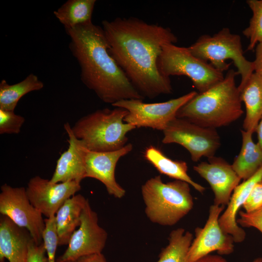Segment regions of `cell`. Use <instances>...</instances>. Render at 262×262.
Instances as JSON below:
<instances>
[{"mask_svg": "<svg viewBox=\"0 0 262 262\" xmlns=\"http://www.w3.org/2000/svg\"><path fill=\"white\" fill-rule=\"evenodd\" d=\"M129 112L115 107L98 110L77 120L71 127L85 148L96 152L117 150L127 144V134L136 128L124 121Z\"/></svg>", "mask_w": 262, "mask_h": 262, "instance_id": "obj_4", "label": "cell"}, {"mask_svg": "<svg viewBox=\"0 0 262 262\" xmlns=\"http://www.w3.org/2000/svg\"><path fill=\"white\" fill-rule=\"evenodd\" d=\"M144 156L161 174L175 180L185 181L200 193H203L206 190L204 186L194 181L188 175V166L185 162L173 160L153 146L146 148Z\"/></svg>", "mask_w": 262, "mask_h": 262, "instance_id": "obj_21", "label": "cell"}, {"mask_svg": "<svg viewBox=\"0 0 262 262\" xmlns=\"http://www.w3.org/2000/svg\"><path fill=\"white\" fill-rule=\"evenodd\" d=\"M87 200L81 194L74 195L56 213L59 246L68 245L71 236L81 224L82 212Z\"/></svg>", "mask_w": 262, "mask_h": 262, "instance_id": "obj_20", "label": "cell"}, {"mask_svg": "<svg viewBox=\"0 0 262 262\" xmlns=\"http://www.w3.org/2000/svg\"><path fill=\"white\" fill-rule=\"evenodd\" d=\"M262 180V166L249 179L244 180L233 190L225 212L220 215L219 223L222 230L232 236L235 243H241L246 233L237 222L239 210L243 206L254 185Z\"/></svg>", "mask_w": 262, "mask_h": 262, "instance_id": "obj_18", "label": "cell"}, {"mask_svg": "<svg viewBox=\"0 0 262 262\" xmlns=\"http://www.w3.org/2000/svg\"><path fill=\"white\" fill-rule=\"evenodd\" d=\"M242 207L246 213L253 212L262 207V180L254 185Z\"/></svg>", "mask_w": 262, "mask_h": 262, "instance_id": "obj_30", "label": "cell"}, {"mask_svg": "<svg viewBox=\"0 0 262 262\" xmlns=\"http://www.w3.org/2000/svg\"><path fill=\"white\" fill-rule=\"evenodd\" d=\"M46 254L43 243L37 245L33 240L29 246L27 262H49Z\"/></svg>", "mask_w": 262, "mask_h": 262, "instance_id": "obj_31", "label": "cell"}, {"mask_svg": "<svg viewBox=\"0 0 262 262\" xmlns=\"http://www.w3.org/2000/svg\"><path fill=\"white\" fill-rule=\"evenodd\" d=\"M109 52L131 84L144 98L172 92L170 78L159 70L163 47L178 38L171 30L135 17L102 21Z\"/></svg>", "mask_w": 262, "mask_h": 262, "instance_id": "obj_1", "label": "cell"}, {"mask_svg": "<svg viewBox=\"0 0 262 262\" xmlns=\"http://www.w3.org/2000/svg\"><path fill=\"white\" fill-rule=\"evenodd\" d=\"M193 234L183 228L172 230L168 237V244L163 248L157 262H186Z\"/></svg>", "mask_w": 262, "mask_h": 262, "instance_id": "obj_25", "label": "cell"}, {"mask_svg": "<svg viewBox=\"0 0 262 262\" xmlns=\"http://www.w3.org/2000/svg\"><path fill=\"white\" fill-rule=\"evenodd\" d=\"M43 82L38 77L30 74L22 81L9 84L6 80L0 82V109L14 111L19 99L28 93L40 90Z\"/></svg>", "mask_w": 262, "mask_h": 262, "instance_id": "obj_23", "label": "cell"}, {"mask_svg": "<svg viewBox=\"0 0 262 262\" xmlns=\"http://www.w3.org/2000/svg\"><path fill=\"white\" fill-rule=\"evenodd\" d=\"M132 147V144L129 143L121 149L113 151L96 152L84 148L85 178L98 180L105 185L109 195L118 198L123 197L126 191L116 180L115 167L121 157L130 152Z\"/></svg>", "mask_w": 262, "mask_h": 262, "instance_id": "obj_14", "label": "cell"}, {"mask_svg": "<svg viewBox=\"0 0 262 262\" xmlns=\"http://www.w3.org/2000/svg\"><path fill=\"white\" fill-rule=\"evenodd\" d=\"M255 58L253 61L254 72L262 79V43H259L255 48Z\"/></svg>", "mask_w": 262, "mask_h": 262, "instance_id": "obj_32", "label": "cell"}, {"mask_svg": "<svg viewBox=\"0 0 262 262\" xmlns=\"http://www.w3.org/2000/svg\"><path fill=\"white\" fill-rule=\"evenodd\" d=\"M0 213L15 224L26 229L37 245L43 242L45 219L31 203L26 188L13 187L4 183L0 187Z\"/></svg>", "mask_w": 262, "mask_h": 262, "instance_id": "obj_10", "label": "cell"}, {"mask_svg": "<svg viewBox=\"0 0 262 262\" xmlns=\"http://www.w3.org/2000/svg\"><path fill=\"white\" fill-rule=\"evenodd\" d=\"M190 185L180 180L164 183L160 175L147 180L141 187V194L148 219L164 226L177 224L193 208Z\"/></svg>", "mask_w": 262, "mask_h": 262, "instance_id": "obj_5", "label": "cell"}, {"mask_svg": "<svg viewBox=\"0 0 262 262\" xmlns=\"http://www.w3.org/2000/svg\"><path fill=\"white\" fill-rule=\"evenodd\" d=\"M73 262H108L102 253L82 257Z\"/></svg>", "mask_w": 262, "mask_h": 262, "instance_id": "obj_33", "label": "cell"}, {"mask_svg": "<svg viewBox=\"0 0 262 262\" xmlns=\"http://www.w3.org/2000/svg\"><path fill=\"white\" fill-rule=\"evenodd\" d=\"M239 75L229 70L223 80L202 93H197L178 111L177 117L213 129L227 126L243 115L242 101L235 83Z\"/></svg>", "mask_w": 262, "mask_h": 262, "instance_id": "obj_3", "label": "cell"}, {"mask_svg": "<svg viewBox=\"0 0 262 262\" xmlns=\"http://www.w3.org/2000/svg\"><path fill=\"white\" fill-rule=\"evenodd\" d=\"M45 226L42 234L44 244L49 262H56L55 254L59 246V237L55 216L45 219Z\"/></svg>", "mask_w": 262, "mask_h": 262, "instance_id": "obj_27", "label": "cell"}, {"mask_svg": "<svg viewBox=\"0 0 262 262\" xmlns=\"http://www.w3.org/2000/svg\"><path fill=\"white\" fill-rule=\"evenodd\" d=\"M158 66L160 72L167 77H188L199 93L206 91L224 78L223 72L210 63L195 56L188 48L174 44H167L163 47Z\"/></svg>", "mask_w": 262, "mask_h": 262, "instance_id": "obj_7", "label": "cell"}, {"mask_svg": "<svg viewBox=\"0 0 262 262\" xmlns=\"http://www.w3.org/2000/svg\"><path fill=\"white\" fill-rule=\"evenodd\" d=\"M195 262H228L226 259L220 255L209 254L202 257Z\"/></svg>", "mask_w": 262, "mask_h": 262, "instance_id": "obj_34", "label": "cell"}, {"mask_svg": "<svg viewBox=\"0 0 262 262\" xmlns=\"http://www.w3.org/2000/svg\"><path fill=\"white\" fill-rule=\"evenodd\" d=\"M238 88L241 101L246 107L244 130L254 133L262 118V79L254 72Z\"/></svg>", "mask_w": 262, "mask_h": 262, "instance_id": "obj_19", "label": "cell"}, {"mask_svg": "<svg viewBox=\"0 0 262 262\" xmlns=\"http://www.w3.org/2000/svg\"><path fill=\"white\" fill-rule=\"evenodd\" d=\"M252 262H262V257H258L254 260Z\"/></svg>", "mask_w": 262, "mask_h": 262, "instance_id": "obj_36", "label": "cell"}, {"mask_svg": "<svg viewBox=\"0 0 262 262\" xmlns=\"http://www.w3.org/2000/svg\"><path fill=\"white\" fill-rule=\"evenodd\" d=\"M107 238V232L98 225L97 213L87 200L78 229L71 236L66 249L56 262H73L84 256L102 253Z\"/></svg>", "mask_w": 262, "mask_h": 262, "instance_id": "obj_11", "label": "cell"}, {"mask_svg": "<svg viewBox=\"0 0 262 262\" xmlns=\"http://www.w3.org/2000/svg\"><path fill=\"white\" fill-rule=\"evenodd\" d=\"M25 119L14 111L0 109V134H18Z\"/></svg>", "mask_w": 262, "mask_h": 262, "instance_id": "obj_28", "label": "cell"}, {"mask_svg": "<svg viewBox=\"0 0 262 262\" xmlns=\"http://www.w3.org/2000/svg\"><path fill=\"white\" fill-rule=\"evenodd\" d=\"M210 185L214 195V204L225 206L241 180L231 164L221 157L213 156L193 167Z\"/></svg>", "mask_w": 262, "mask_h": 262, "instance_id": "obj_15", "label": "cell"}, {"mask_svg": "<svg viewBox=\"0 0 262 262\" xmlns=\"http://www.w3.org/2000/svg\"><path fill=\"white\" fill-rule=\"evenodd\" d=\"M191 91L168 101L147 103L142 99L122 100L113 106L126 109L129 112L124 119L136 128L146 127L163 131L169 123L177 117L178 111L197 94Z\"/></svg>", "mask_w": 262, "mask_h": 262, "instance_id": "obj_9", "label": "cell"}, {"mask_svg": "<svg viewBox=\"0 0 262 262\" xmlns=\"http://www.w3.org/2000/svg\"><path fill=\"white\" fill-rule=\"evenodd\" d=\"M64 129L68 136V147L58 159L50 180L54 183L72 180L81 183L85 178L84 147L74 135L68 122L64 124Z\"/></svg>", "mask_w": 262, "mask_h": 262, "instance_id": "obj_17", "label": "cell"}, {"mask_svg": "<svg viewBox=\"0 0 262 262\" xmlns=\"http://www.w3.org/2000/svg\"><path fill=\"white\" fill-rule=\"evenodd\" d=\"M224 207L214 204L210 207L204 226L195 229V236L188 252L186 262H195L213 251H217L220 255H229L233 252L234 239L222 230L219 223Z\"/></svg>", "mask_w": 262, "mask_h": 262, "instance_id": "obj_12", "label": "cell"}, {"mask_svg": "<svg viewBox=\"0 0 262 262\" xmlns=\"http://www.w3.org/2000/svg\"><path fill=\"white\" fill-rule=\"evenodd\" d=\"M81 189V183L76 181L54 183L36 176L30 179L26 191L32 204L49 218L55 215L66 201Z\"/></svg>", "mask_w": 262, "mask_h": 262, "instance_id": "obj_13", "label": "cell"}, {"mask_svg": "<svg viewBox=\"0 0 262 262\" xmlns=\"http://www.w3.org/2000/svg\"><path fill=\"white\" fill-rule=\"evenodd\" d=\"M242 145L238 156L231 164L241 180H245L262 166V148L252 138L253 132L241 130Z\"/></svg>", "mask_w": 262, "mask_h": 262, "instance_id": "obj_22", "label": "cell"}, {"mask_svg": "<svg viewBox=\"0 0 262 262\" xmlns=\"http://www.w3.org/2000/svg\"><path fill=\"white\" fill-rule=\"evenodd\" d=\"M163 131V143L181 145L188 151L194 162L203 157L214 156L221 145L215 129L204 127L184 118L176 117Z\"/></svg>", "mask_w": 262, "mask_h": 262, "instance_id": "obj_8", "label": "cell"}, {"mask_svg": "<svg viewBox=\"0 0 262 262\" xmlns=\"http://www.w3.org/2000/svg\"><path fill=\"white\" fill-rule=\"evenodd\" d=\"M246 3L252 12L248 26L243 34L249 39L247 50L254 49L259 43H262V0H247Z\"/></svg>", "mask_w": 262, "mask_h": 262, "instance_id": "obj_26", "label": "cell"}, {"mask_svg": "<svg viewBox=\"0 0 262 262\" xmlns=\"http://www.w3.org/2000/svg\"><path fill=\"white\" fill-rule=\"evenodd\" d=\"M255 132L257 134L258 143L262 148V118L259 121Z\"/></svg>", "mask_w": 262, "mask_h": 262, "instance_id": "obj_35", "label": "cell"}, {"mask_svg": "<svg viewBox=\"0 0 262 262\" xmlns=\"http://www.w3.org/2000/svg\"><path fill=\"white\" fill-rule=\"evenodd\" d=\"M66 31L82 82L100 99L112 105L122 100L144 99L109 53L101 26L91 21Z\"/></svg>", "mask_w": 262, "mask_h": 262, "instance_id": "obj_2", "label": "cell"}, {"mask_svg": "<svg viewBox=\"0 0 262 262\" xmlns=\"http://www.w3.org/2000/svg\"><path fill=\"white\" fill-rule=\"evenodd\" d=\"M96 0H68L53 12L66 30L92 21Z\"/></svg>", "mask_w": 262, "mask_h": 262, "instance_id": "obj_24", "label": "cell"}, {"mask_svg": "<svg viewBox=\"0 0 262 262\" xmlns=\"http://www.w3.org/2000/svg\"><path fill=\"white\" fill-rule=\"evenodd\" d=\"M237 222L243 227H253L262 233V207L251 213L240 211Z\"/></svg>", "mask_w": 262, "mask_h": 262, "instance_id": "obj_29", "label": "cell"}, {"mask_svg": "<svg viewBox=\"0 0 262 262\" xmlns=\"http://www.w3.org/2000/svg\"><path fill=\"white\" fill-rule=\"evenodd\" d=\"M33 240L30 232L6 216L0 217V262H27L29 246Z\"/></svg>", "mask_w": 262, "mask_h": 262, "instance_id": "obj_16", "label": "cell"}, {"mask_svg": "<svg viewBox=\"0 0 262 262\" xmlns=\"http://www.w3.org/2000/svg\"><path fill=\"white\" fill-rule=\"evenodd\" d=\"M192 53L208 62L217 70L223 72L228 70L232 60L241 77L239 85L244 84L254 73L253 62L247 60L244 55L241 37L231 33L228 28H223L213 35L204 34L188 47Z\"/></svg>", "mask_w": 262, "mask_h": 262, "instance_id": "obj_6", "label": "cell"}]
</instances>
